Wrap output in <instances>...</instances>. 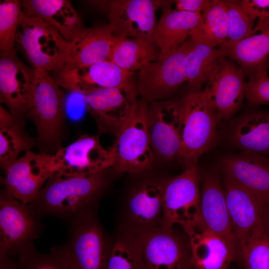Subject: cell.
<instances>
[{
    "mask_svg": "<svg viewBox=\"0 0 269 269\" xmlns=\"http://www.w3.org/2000/svg\"><path fill=\"white\" fill-rule=\"evenodd\" d=\"M190 45L189 39L168 56L139 71L136 89L142 99L152 102L165 99L187 81L186 57Z\"/></svg>",
    "mask_w": 269,
    "mask_h": 269,
    "instance_id": "obj_10",
    "label": "cell"
},
{
    "mask_svg": "<svg viewBox=\"0 0 269 269\" xmlns=\"http://www.w3.org/2000/svg\"><path fill=\"white\" fill-rule=\"evenodd\" d=\"M144 269H193L188 239L174 229L128 230Z\"/></svg>",
    "mask_w": 269,
    "mask_h": 269,
    "instance_id": "obj_8",
    "label": "cell"
},
{
    "mask_svg": "<svg viewBox=\"0 0 269 269\" xmlns=\"http://www.w3.org/2000/svg\"><path fill=\"white\" fill-rule=\"evenodd\" d=\"M26 117L34 123L36 143L41 152L59 148L65 122L64 93L49 72L35 69V84L31 105Z\"/></svg>",
    "mask_w": 269,
    "mask_h": 269,
    "instance_id": "obj_3",
    "label": "cell"
},
{
    "mask_svg": "<svg viewBox=\"0 0 269 269\" xmlns=\"http://www.w3.org/2000/svg\"><path fill=\"white\" fill-rule=\"evenodd\" d=\"M22 5L24 15L43 19L69 42L88 29L68 0H24Z\"/></svg>",
    "mask_w": 269,
    "mask_h": 269,
    "instance_id": "obj_25",
    "label": "cell"
},
{
    "mask_svg": "<svg viewBox=\"0 0 269 269\" xmlns=\"http://www.w3.org/2000/svg\"><path fill=\"white\" fill-rule=\"evenodd\" d=\"M245 74L224 58L201 91L220 121L231 118L241 106L245 96Z\"/></svg>",
    "mask_w": 269,
    "mask_h": 269,
    "instance_id": "obj_17",
    "label": "cell"
},
{
    "mask_svg": "<svg viewBox=\"0 0 269 269\" xmlns=\"http://www.w3.org/2000/svg\"><path fill=\"white\" fill-rule=\"evenodd\" d=\"M224 57L232 58L245 74L267 67L269 60V23L257 22L253 33L236 42L224 41L218 49Z\"/></svg>",
    "mask_w": 269,
    "mask_h": 269,
    "instance_id": "obj_26",
    "label": "cell"
},
{
    "mask_svg": "<svg viewBox=\"0 0 269 269\" xmlns=\"http://www.w3.org/2000/svg\"><path fill=\"white\" fill-rule=\"evenodd\" d=\"M240 2L252 18H258L259 22L269 23V0H243Z\"/></svg>",
    "mask_w": 269,
    "mask_h": 269,
    "instance_id": "obj_39",
    "label": "cell"
},
{
    "mask_svg": "<svg viewBox=\"0 0 269 269\" xmlns=\"http://www.w3.org/2000/svg\"><path fill=\"white\" fill-rule=\"evenodd\" d=\"M134 74L107 60L78 68L76 79L80 86L87 90L98 88H116L138 94L136 85L134 82Z\"/></svg>",
    "mask_w": 269,
    "mask_h": 269,
    "instance_id": "obj_28",
    "label": "cell"
},
{
    "mask_svg": "<svg viewBox=\"0 0 269 269\" xmlns=\"http://www.w3.org/2000/svg\"><path fill=\"white\" fill-rule=\"evenodd\" d=\"M264 228L265 232L269 237V202L266 207Z\"/></svg>",
    "mask_w": 269,
    "mask_h": 269,
    "instance_id": "obj_43",
    "label": "cell"
},
{
    "mask_svg": "<svg viewBox=\"0 0 269 269\" xmlns=\"http://www.w3.org/2000/svg\"><path fill=\"white\" fill-rule=\"evenodd\" d=\"M176 10L202 13L211 4L210 0H174Z\"/></svg>",
    "mask_w": 269,
    "mask_h": 269,
    "instance_id": "obj_40",
    "label": "cell"
},
{
    "mask_svg": "<svg viewBox=\"0 0 269 269\" xmlns=\"http://www.w3.org/2000/svg\"><path fill=\"white\" fill-rule=\"evenodd\" d=\"M173 2L162 0V13L154 34L153 42L160 49L159 59L168 56L184 43L201 19L200 13L172 10Z\"/></svg>",
    "mask_w": 269,
    "mask_h": 269,
    "instance_id": "obj_23",
    "label": "cell"
},
{
    "mask_svg": "<svg viewBox=\"0 0 269 269\" xmlns=\"http://www.w3.org/2000/svg\"><path fill=\"white\" fill-rule=\"evenodd\" d=\"M43 225L28 204L0 194V253L17 259L34 246Z\"/></svg>",
    "mask_w": 269,
    "mask_h": 269,
    "instance_id": "obj_9",
    "label": "cell"
},
{
    "mask_svg": "<svg viewBox=\"0 0 269 269\" xmlns=\"http://www.w3.org/2000/svg\"><path fill=\"white\" fill-rule=\"evenodd\" d=\"M107 269H144L129 231L111 243Z\"/></svg>",
    "mask_w": 269,
    "mask_h": 269,
    "instance_id": "obj_34",
    "label": "cell"
},
{
    "mask_svg": "<svg viewBox=\"0 0 269 269\" xmlns=\"http://www.w3.org/2000/svg\"><path fill=\"white\" fill-rule=\"evenodd\" d=\"M21 269H66L57 253L52 249L48 254L38 252L34 246L17 259Z\"/></svg>",
    "mask_w": 269,
    "mask_h": 269,
    "instance_id": "obj_38",
    "label": "cell"
},
{
    "mask_svg": "<svg viewBox=\"0 0 269 269\" xmlns=\"http://www.w3.org/2000/svg\"><path fill=\"white\" fill-rule=\"evenodd\" d=\"M160 49L153 41L131 38H120L110 61L127 70L140 71L147 64L158 60Z\"/></svg>",
    "mask_w": 269,
    "mask_h": 269,
    "instance_id": "obj_31",
    "label": "cell"
},
{
    "mask_svg": "<svg viewBox=\"0 0 269 269\" xmlns=\"http://www.w3.org/2000/svg\"><path fill=\"white\" fill-rule=\"evenodd\" d=\"M147 127L155 155L165 160L182 157L179 102L158 101L149 107Z\"/></svg>",
    "mask_w": 269,
    "mask_h": 269,
    "instance_id": "obj_16",
    "label": "cell"
},
{
    "mask_svg": "<svg viewBox=\"0 0 269 269\" xmlns=\"http://www.w3.org/2000/svg\"><path fill=\"white\" fill-rule=\"evenodd\" d=\"M120 38L115 37L107 24L88 28L71 41V47L63 68L89 66L110 61L113 50Z\"/></svg>",
    "mask_w": 269,
    "mask_h": 269,
    "instance_id": "obj_24",
    "label": "cell"
},
{
    "mask_svg": "<svg viewBox=\"0 0 269 269\" xmlns=\"http://www.w3.org/2000/svg\"><path fill=\"white\" fill-rule=\"evenodd\" d=\"M162 0H110L107 26L120 38H131L153 42L157 25L156 11Z\"/></svg>",
    "mask_w": 269,
    "mask_h": 269,
    "instance_id": "obj_14",
    "label": "cell"
},
{
    "mask_svg": "<svg viewBox=\"0 0 269 269\" xmlns=\"http://www.w3.org/2000/svg\"><path fill=\"white\" fill-rule=\"evenodd\" d=\"M229 17L224 0H211L201 13L199 24L193 28L190 39L194 42L215 47L228 38Z\"/></svg>",
    "mask_w": 269,
    "mask_h": 269,
    "instance_id": "obj_30",
    "label": "cell"
},
{
    "mask_svg": "<svg viewBox=\"0 0 269 269\" xmlns=\"http://www.w3.org/2000/svg\"><path fill=\"white\" fill-rule=\"evenodd\" d=\"M107 184L105 171L80 175L54 172L28 205L40 219L51 216L69 223L83 212L97 208Z\"/></svg>",
    "mask_w": 269,
    "mask_h": 269,
    "instance_id": "obj_1",
    "label": "cell"
},
{
    "mask_svg": "<svg viewBox=\"0 0 269 269\" xmlns=\"http://www.w3.org/2000/svg\"><path fill=\"white\" fill-rule=\"evenodd\" d=\"M137 94L116 88H98L83 95L89 113L99 131L115 135L129 118Z\"/></svg>",
    "mask_w": 269,
    "mask_h": 269,
    "instance_id": "obj_18",
    "label": "cell"
},
{
    "mask_svg": "<svg viewBox=\"0 0 269 269\" xmlns=\"http://www.w3.org/2000/svg\"><path fill=\"white\" fill-rule=\"evenodd\" d=\"M165 181L147 180L135 186L129 196L127 214L129 230L161 227Z\"/></svg>",
    "mask_w": 269,
    "mask_h": 269,
    "instance_id": "obj_21",
    "label": "cell"
},
{
    "mask_svg": "<svg viewBox=\"0 0 269 269\" xmlns=\"http://www.w3.org/2000/svg\"><path fill=\"white\" fill-rule=\"evenodd\" d=\"M96 211H86L70 222L67 242L52 248L66 269H107L111 243L98 222Z\"/></svg>",
    "mask_w": 269,
    "mask_h": 269,
    "instance_id": "obj_2",
    "label": "cell"
},
{
    "mask_svg": "<svg viewBox=\"0 0 269 269\" xmlns=\"http://www.w3.org/2000/svg\"><path fill=\"white\" fill-rule=\"evenodd\" d=\"M0 269H21L17 261L7 254L0 253Z\"/></svg>",
    "mask_w": 269,
    "mask_h": 269,
    "instance_id": "obj_42",
    "label": "cell"
},
{
    "mask_svg": "<svg viewBox=\"0 0 269 269\" xmlns=\"http://www.w3.org/2000/svg\"><path fill=\"white\" fill-rule=\"evenodd\" d=\"M197 161L185 166L182 173L165 181L161 228L172 229L179 225L185 231L199 223L201 191Z\"/></svg>",
    "mask_w": 269,
    "mask_h": 269,
    "instance_id": "obj_7",
    "label": "cell"
},
{
    "mask_svg": "<svg viewBox=\"0 0 269 269\" xmlns=\"http://www.w3.org/2000/svg\"><path fill=\"white\" fill-rule=\"evenodd\" d=\"M228 139L243 151L269 154V113L254 111L238 117L231 124Z\"/></svg>",
    "mask_w": 269,
    "mask_h": 269,
    "instance_id": "obj_27",
    "label": "cell"
},
{
    "mask_svg": "<svg viewBox=\"0 0 269 269\" xmlns=\"http://www.w3.org/2000/svg\"><path fill=\"white\" fill-rule=\"evenodd\" d=\"M222 173L237 184L269 202V160L265 156L242 151L227 155L219 162Z\"/></svg>",
    "mask_w": 269,
    "mask_h": 269,
    "instance_id": "obj_20",
    "label": "cell"
},
{
    "mask_svg": "<svg viewBox=\"0 0 269 269\" xmlns=\"http://www.w3.org/2000/svg\"><path fill=\"white\" fill-rule=\"evenodd\" d=\"M16 40L34 69L56 73L64 65L71 47L58 31L43 19L23 14Z\"/></svg>",
    "mask_w": 269,
    "mask_h": 269,
    "instance_id": "obj_6",
    "label": "cell"
},
{
    "mask_svg": "<svg viewBox=\"0 0 269 269\" xmlns=\"http://www.w3.org/2000/svg\"><path fill=\"white\" fill-rule=\"evenodd\" d=\"M51 154L27 151L3 171L2 190L9 196L25 204L37 197L46 181L54 173L50 168Z\"/></svg>",
    "mask_w": 269,
    "mask_h": 269,
    "instance_id": "obj_15",
    "label": "cell"
},
{
    "mask_svg": "<svg viewBox=\"0 0 269 269\" xmlns=\"http://www.w3.org/2000/svg\"><path fill=\"white\" fill-rule=\"evenodd\" d=\"M19 124L16 119L1 106L0 107V129L13 127Z\"/></svg>",
    "mask_w": 269,
    "mask_h": 269,
    "instance_id": "obj_41",
    "label": "cell"
},
{
    "mask_svg": "<svg viewBox=\"0 0 269 269\" xmlns=\"http://www.w3.org/2000/svg\"><path fill=\"white\" fill-rule=\"evenodd\" d=\"M239 255L246 269H269V237L264 229L252 238Z\"/></svg>",
    "mask_w": 269,
    "mask_h": 269,
    "instance_id": "obj_35",
    "label": "cell"
},
{
    "mask_svg": "<svg viewBox=\"0 0 269 269\" xmlns=\"http://www.w3.org/2000/svg\"><path fill=\"white\" fill-rule=\"evenodd\" d=\"M23 15L22 1L18 0L0 1V53H8L14 49L16 32Z\"/></svg>",
    "mask_w": 269,
    "mask_h": 269,
    "instance_id": "obj_33",
    "label": "cell"
},
{
    "mask_svg": "<svg viewBox=\"0 0 269 269\" xmlns=\"http://www.w3.org/2000/svg\"><path fill=\"white\" fill-rule=\"evenodd\" d=\"M185 232L194 269H228L238 255L224 239L200 223Z\"/></svg>",
    "mask_w": 269,
    "mask_h": 269,
    "instance_id": "obj_22",
    "label": "cell"
},
{
    "mask_svg": "<svg viewBox=\"0 0 269 269\" xmlns=\"http://www.w3.org/2000/svg\"><path fill=\"white\" fill-rule=\"evenodd\" d=\"M224 58L218 49L191 40L186 57V72L191 91H200V88L209 81Z\"/></svg>",
    "mask_w": 269,
    "mask_h": 269,
    "instance_id": "obj_29",
    "label": "cell"
},
{
    "mask_svg": "<svg viewBox=\"0 0 269 269\" xmlns=\"http://www.w3.org/2000/svg\"><path fill=\"white\" fill-rule=\"evenodd\" d=\"M245 96L250 105L269 106V77L267 67L261 68L250 74L246 83Z\"/></svg>",
    "mask_w": 269,
    "mask_h": 269,
    "instance_id": "obj_37",
    "label": "cell"
},
{
    "mask_svg": "<svg viewBox=\"0 0 269 269\" xmlns=\"http://www.w3.org/2000/svg\"><path fill=\"white\" fill-rule=\"evenodd\" d=\"M182 157L185 166L198 160L213 149L219 140L220 121L201 91H191L179 101Z\"/></svg>",
    "mask_w": 269,
    "mask_h": 269,
    "instance_id": "obj_4",
    "label": "cell"
},
{
    "mask_svg": "<svg viewBox=\"0 0 269 269\" xmlns=\"http://www.w3.org/2000/svg\"><path fill=\"white\" fill-rule=\"evenodd\" d=\"M116 162L110 147L105 149L97 135L82 134L66 147L51 155L50 170L67 175L95 174L113 168Z\"/></svg>",
    "mask_w": 269,
    "mask_h": 269,
    "instance_id": "obj_11",
    "label": "cell"
},
{
    "mask_svg": "<svg viewBox=\"0 0 269 269\" xmlns=\"http://www.w3.org/2000/svg\"><path fill=\"white\" fill-rule=\"evenodd\" d=\"M223 184L229 215L238 245V255L248 242L264 229L266 203L225 174Z\"/></svg>",
    "mask_w": 269,
    "mask_h": 269,
    "instance_id": "obj_13",
    "label": "cell"
},
{
    "mask_svg": "<svg viewBox=\"0 0 269 269\" xmlns=\"http://www.w3.org/2000/svg\"><path fill=\"white\" fill-rule=\"evenodd\" d=\"M0 101L23 127L31 105L35 84V69L26 66L16 56L14 49L0 53Z\"/></svg>",
    "mask_w": 269,
    "mask_h": 269,
    "instance_id": "obj_12",
    "label": "cell"
},
{
    "mask_svg": "<svg viewBox=\"0 0 269 269\" xmlns=\"http://www.w3.org/2000/svg\"><path fill=\"white\" fill-rule=\"evenodd\" d=\"M147 102L143 99L136 101L111 147L116 158L112 168L117 173L141 172L148 170L153 162Z\"/></svg>",
    "mask_w": 269,
    "mask_h": 269,
    "instance_id": "obj_5",
    "label": "cell"
},
{
    "mask_svg": "<svg viewBox=\"0 0 269 269\" xmlns=\"http://www.w3.org/2000/svg\"><path fill=\"white\" fill-rule=\"evenodd\" d=\"M229 17V42L239 41L253 32L255 20L252 18L242 7L240 1L224 0Z\"/></svg>",
    "mask_w": 269,
    "mask_h": 269,
    "instance_id": "obj_36",
    "label": "cell"
},
{
    "mask_svg": "<svg viewBox=\"0 0 269 269\" xmlns=\"http://www.w3.org/2000/svg\"><path fill=\"white\" fill-rule=\"evenodd\" d=\"M19 124L0 129V164L4 170L18 159L19 154L30 150L36 143V139L30 137Z\"/></svg>",
    "mask_w": 269,
    "mask_h": 269,
    "instance_id": "obj_32",
    "label": "cell"
},
{
    "mask_svg": "<svg viewBox=\"0 0 269 269\" xmlns=\"http://www.w3.org/2000/svg\"><path fill=\"white\" fill-rule=\"evenodd\" d=\"M201 183L199 223L224 239L238 255V242L231 223L224 188L218 173L215 171L206 172Z\"/></svg>",
    "mask_w": 269,
    "mask_h": 269,
    "instance_id": "obj_19",
    "label": "cell"
}]
</instances>
